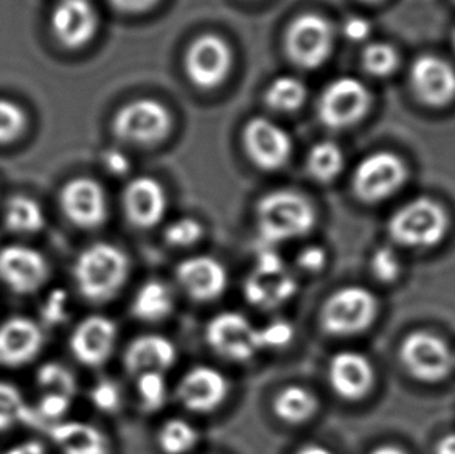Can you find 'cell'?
I'll use <instances>...</instances> for the list:
<instances>
[{"mask_svg": "<svg viewBox=\"0 0 455 454\" xmlns=\"http://www.w3.org/2000/svg\"><path fill=\"white\" fill-rule=\"evenodd\" d=\"M130 274V260L117 246L95 243L81 252L74 266L75 283L89 302L111 301L124 288Z\"/></svg>", "mask_w": 455, "mask_h": 454, "instance_id": "1", "label": "cell"}, {"mask_svg": "<svg viewBox=\"0 0 455 454\" xmlns=\"http://www.w3.org/2000/svg\"><path fill=\"white\" fill-rule=\"evenodd\" d=\"M314 224V206L299 191H271L257 206V227L266 245L300 239Z\"/></svg>", "mask_w": 455, "mask_h": 454, "instance_id": "2", "label": "cell"}, {"mask_svg": "<svg viewBox=\"0 0 455 454\" xmlns=\"http://www.w3.org/2000/svg\"><path fill=\"white\" fill-rule=\"evenodd\" d=\"M450 227L443 206L429 198H417L396 210L388 222V233L398 245L412 249L437 246Z\"/></svg>", "mask_w": 455, "mask_h": 454, "instance_id": "3", "label": "cell"}, {"mask_svg": "<svg viewBox=\"0 0 455 454\" xmlns=\"http://www.w3.org/2000/svg\"><path fill=\"white\" fill-rule=\"evenodd\" d=\"M379 302L370 289L345 287L326 299L320 312V324L332 336H355L373 326Z\"/></svg>", "mask_w": 455, "mask_h": 454, "instance_id": "4", "label": "cell"}, {"mask_svg": "<svg viewBox=\"0 0 455 454\" xmlns=\"http://www.w3.org/2000/svg\"><path fill=\"white\" fill-rule=\"evenodd\" d=\"M297 288L296 277L284 266L282 257L265 247L259 252L255 268L244 282V296L253 307L274 310L291 301Z\"/></svg>", "mask_w": 455, "mask_h": 454, "instance_id": "5", "label": "cell"}, {"mask_svg": "<svg viewBox=\"0 0 455 454\" xmlns=\"http://www.w3.org/2000/svg\"><path fill=\"white\" fill-rule=\"evenodd\" d=\"M406 179L404 160L395 153L379 151L359 162L353 176V189L363 203H381L394 197Z\"/></svg>", "mask_w": 455, "mask_h": 454, "instance_id": "6", "label": "cell"}, {"mask_svg": "<svg viewBox=\"0 0 455 454\" xmlns=\"http://www.w3.org/2000/svg\"><path fill=\"white\" fill-rule=\"evenodd\" d=\"M400 360L407 372L423 383L442 381L454 368L450 345L425 330L407 335L401 343Z\"/></svg>", "mask_w": 455, "mask_h": 454, "instance_id": "7", "label": "cell"}, {"mask_svg": "<svg viewBox=\"0 0 455 454\" xmlns=\"http://www.w3.org/2000/svg\"><path fill=\"white\" fill-rule=\"evenodd\" d=\"M205 339L213 352L230 361L246 362L259 352V327L236 312L213 316L205 328Z\"/></svg>", "mask_w": 455, "mask_h": 454, "instance_id": "8", "label": "cell"}, {"mask_svg": "<svg viewBox=\"0 0 455 454\" xmlns=\"http://www.w3.org/2000/svg\"><path fill=\"white\" fill-rule=\"evenodd\" d=\"M370 101L371 95L363 81L342 77L331 81L323 89L317 111L320 120L326 126L334 129L348 128L367 114Z\"/></svg>", "mask_w": 455, "mask_h": 454, "instance_id": "9", "label": "cell"}, {"mask_svg": "<svg viewBox=\"0 0 455 454\" xmlns=\"http://www.w3.org/2000/svg\"><path fill=\"white\" fill-rule=\"evenodd\" d=\"M284 45L291 60L299 66L320 68L331 53V24L319 14H302L288 27Z\"/></svg>", "mask_w": 455, "mask_h": 454, "instance_id": "10", "label": "cell"}, {"mask_svg": "<svg viewBox=\"0 0 455 454\" xmlns=\"http://www.w3.org/2000/svg\"><path fill=\"white\" fill-rule=\"evenodd\" d=\"M172 126V116L156 100L143 99L124 106L114 118V131L124 141L149 145L162 141Z\"/></svg>", "mask_w": 455, "mask_h": 454, "instance_id": "11", "label": "cell"}, {"mask_svg": "<svg viewBox=\"0 0 455 454\" xmlns=\"http://www.w3.org/2000/svg\"><path fill=\"white\" fill-rule=\"evenodd\" d=\"M232 68V50L222 37L203 35L185 55V70L197 87L213 89L226 80Z\"/></svg>", "mask_w": 455, "mask_h": 454, "instance_id": "12", "label": "cell"}, {"mask_svg": "<svg viewBox=\"0 0 455 454\" xmlns=\"http://www.w3.org/2000/svg\"><path fill=\"white\" fill-rule=\"evenodd\" d=\"M50 266L41 252L28 246L0 249V280L16 295H31L47 282Z\"/></svg>", "mask_w": 455, "mask_h": 454, "instance_id": "13", "label": "cell"}, {"mask_svg": "<svg viewBox=\"0 0 455 454\" xmlns=\"http://www.w3.org/2000/svg\"><path fill=\"white\" fill-rule=\"evenodd\" d=\"M243 141L249 158L263 170H278L290 160L292 142L277 123L257 117L247 123Z\"/></svg>", "mask_w": 455, "mask_h": 454, "instance_id": "14", "label": "cell"}, {"mask_svg": "<svg viewBox=\"0 0 455 454\" xmlns=\"http://www.w3.org/2000/svg\"><path fill=\"white\" fill-rule=\"evenodd\" d=\"M411 86L421 103L443 108L455 99V69L440 56H419L411 68Z\"/></svg>", "mask_w": 455, "mask_h": 454, "instance_id": "15", "label": "cell"}, {"mask_svg": "<svg viewBox=\"0 0 455 454\" xmlns=\"http://www.w3.org/2000/svg\"><path fill=\"white\" fill-rule=\"evenodd\" d=\"M60 203L68 222L81 229H95L106 222L108 203L103 187L89 178L68 181L62 187Z\"/></svg>", "mask_w": 455, "mask_h": 454, "instance_id": "16", "label": "cell"}, {"mask_svg": "<svg viewBox=\"0 0 455 454\" xmlns=\"http://www.w3.org/2000/svg\"><path fill=\"white\" fill-rule=\"evenodd\" d=\"M228 378L210 366L190 369L179 383L178 397L188 411L207 414L215 411L228 399Z\"/></svg>", "mask_w": 455, "mask_h": 454, "instance_id": "17", "label": "cell"}, {"mask_svg": "<svg viewBox=\"0 0 455 454\" xmlns=\"http://www.w3.org/2000/svg\"><path fill=\"white\" fill-rule=\"evenodd\" d=\"M117 335L114 320L106 316H87L75 327L70 336V350L81 364L99 368L111 358Z\"/></svg>", "mask_w": 455, "mask_h": 454, "instance_id": "18", "label": "cell"}, {"mask_svg": "<svg viewBox=\"0 0 455 454\" xmlns=\"http://www.w3.org/2000/svg\"><path fill=\"white\" fill-rule=\"evenodd\" d=\"M328 378L339 397L357 401L367 397L375 386V368L369 358L359 352H339L330 361Z\"/></svg>", "mask_w": 455, "mask_h": 454, "instance_id": "19", "label": "cell"}, {"mask_svg": "<svg viewBox=\"0 0 455 454\" xmlns=\"http://www.w3.org/2000/svg\"><path fill=\"white\" fill-rule=\"evenodd\" d=\"M176 279L185 293L197 302L215 301L228 288V271L216 258L196 255L176 268Z\"/></svg>", "mask_w": 455, "mask_h": 454, "instance_id": "20", "label": "cell"}, {"mask_svg": "<svg viewBox=\"0 0 455 454\" xmlns=\"http://www.w3.org/2000/svg\"><path fill=\"white\" fill-rule=\"evenodd\" d=\"M99 25L89 0H60L52 12V30L68 49H80L92 39Z\"/></svg>", "mask_w": 455, "mask_h": 454, "instance_id": "21", "label": "cell"}, {"mask_svg": "<svg viewBox=\"0 0 455 454\" xmlns=\"http://www.w3.org/2000/svg\"><path fill=\"white\" fill-rule=\"evenodd\" d=\"M43 332L35 320L16 316L0 326V364L20 368L33 361L43 347Z\"/></svg>", "mask_w": 455, "mask_h": 454, "instance_id": "22", "label": "cell"}, {"mask_svg": "<svg viewBox=\"0 0 455 454\" xmlns=\"http://www.w3.org/2000/svg\"><path fill=\"white\" fill-rule=\"evenodd\" d=\"M124 209L134 226L140 229L157 226L166 212L165 191L156 179H134L124 189Z\"/></svg>", "mask_w": 455, "mask_h": 454, "instance_id": "23", "label": "cell"}, {"mask_svg": "<svg viewBox=\"0 0 455 454\" xmlns=\"http://www.w3.org/2000/svg\"><path fill=\"white\" fill-rule=\"evenodd\" d=\"M178 360L176 345L160 335H143L124 350V368L131 374H165Z\"/></svg>", "mask_w": 455, "mask_h": 454, "instance_id": "24", "label": "cell"}, {"mask_svg": "<svg viewBox=\"0 0 455 454\" xmlns=\"http://www.w3.org/2000/svg\"><path fill=\"white\" fill-rule=\"evenodd\" d=\"M52 441L62 454H109V442L93 425L60 422L50 426Z\"/></svg>", "mask_w": 455, "mask_h": 454, "instance_id": "25", "label": "cell"}, {"mask_svg": "<svg viewBox=\"0 0 455 454\" xmlns=\"http://www.w3.org/2000/svg\"><path fill=\"white\" fill-rule=\"evenodd\" d=\"M174 297L172 289L159 280H149L137 291L131 312L143 322H160L172 313Z\"/></svg>", "mask_w": 455, "mask_h": 454, "instance_id": "26", "label": "cell"}, {"mask_svg": "<svg viewBox=\"0 0 455 454\" xmlns=\"http://www.w3.org/2000/svg\"><path fill=\"white\" fill-rule=\"evenodd\" d=\"M319 401L311 391L302 386H288L274 400V412L286 424L300 425L313 418Z\"/></svg>", "mask_w": 455, "mask_h": 454, "instance_id": "27", "label": "cell"}, {"mask_svg": "<svg viewBox=\"0 0 455 454\" xmlns=\"http://www.w3.org/2000/svg\"><path fill=\"white\" fill-rule=\"evenodd\" d=\"M5 224L12 232H39L45 224L41 206L31 198L18 195L6 203Z\"/></svg>", "mask_w": 455, "mask_h": 454, "instance_id": "28", "label": "cell"}, {"mask_svg": "<svg viewBox=\"0 0 455 454\" xmlns=\"http://www.w3.org/2000/svg\"><path fill=\"white\" fill-rule=\"evenodd\" d=\"M19 424L36 425L39 418L36 411L25 403L18 387L0 381V431L10 430Z\"/></svg>", "mask_w": 455, "mask_h": 454, "instance_id": "29", "label": "cell"}, {"mask_svg": "<svg viewBox=\"0 0 455 454\" xmlns=\"http://www.w3.org/2000/svg\"><path fill=\"white\" fill-rule=\"evenodd\" d=\"M344 168V153L334 142H319L307 154V172L319 182H331Z\"/></svg>", "mask_w": 455, "mask_h": 454, "instance_id": "30", "label": "cell"}, {"mask_svg": "<svg viewBox=\"0 0 455 454\" xmlns=\"http://www.w3.org/2000/svg\"><path fill=\"white\" fill-rule=\"evenodd\" d=\"M265 99L269 108L275 111H296L307 100V87L296 77L283 75L267 86Z\"/></svg>", "mask_w": 455, "mask_h": 454, "instance_id": "31", "label": "cell"}, {"mask_svg": "<svg viewBox=\"0 0 455 454\" xmlns=\"http://www.w3.org/2000/svg\"><path fill=\"white\" fill-rule=\"evenodd\" d=\"M199 433L182 418L168 420L159 431V447L165 454H185L196 447Z\"/></svg>", "mask_w": 455, "mask_h": 454, "instance_id": "32", "label": "cell"}, {"mask_svg": "<svg viewBox=\"0 0 455 454\" xmlns=\"http://www.w3.org/2000/svg\"><path fill=\"white\" fill-rule=\"evenodd\" d=\"M137 395L145 411L156 412L162 409L168 395V386L164 374L147 372L137 375Z\"/></svg>", "mask_w": 455, "mask_h": 454, "instance_id": "33", "label": "cell"}, {"mask_svg": "<svg viewBox=\"0 0 455 454\" xmlns=\"http://www.w3.org/2000/svg\"><path fill=\"white\" fill-rule=\"evenodd\" d=\"M39 386L45 389V393H62L68 397H74L76 393V380L74 374L58 362L43 364L36 374Z\"/></svg>", "mask_w": 455, "mask_h": 454, "instance_id": "34", "label": "cell"}, {"mask_svg": "<svg viewBox=\"0 0 455 454\" xmlns=\"http://www.w3.org/2000/svg\"><path fill=\"white\" fill-rule=\"evenodd\" d=\"M363 68L370 74L375 77H387L394 74L398 68L400 56L390 44L373 43L369 44L363 50Z\"/></svg>", "mask_w": 455, "mask_h": 454, "instance_id": "35", "label": "cell"}, {"mask_svg": "<svg viewBox=\"0 0 455 454\" xmlns=\"http://www.w3.org/2000/svg\"><path fill=\"white\" fill-rule=\"evenodd\" d=\"M27 126V116L20 106L0 100V143H10L22 134Z\"/></svg>", "mask_w": 455, "mask_h": 454, "instance_id": "36", "label": "cell"}, {"mask_svg": "<svg viewBox=\"0 0 455 454\" xmlns=\"http://www.w3.org/2000/svg\"><path fill=\"white\" fill-rule=\"evenodd\" d=\"M164 235H165L168 245L176 246V247H188V246L196 245L197 241L203 239L204 227L195 218L185 216L166 227Z\"/></svg>", "mask_w": 455, "mask_h": 454, "instance_id": "37", "label": "cell"}, {"mask_svg": "<svg viewBox=\"0 0 455 454\" xmlns=\"http://www.w3.org/2000/svg\"><path fill=\"white\" fill-rule=\"evenodd\" d=\"M294 327L286 320H271L267 326L259 327V350H280L294 339Z\"/></svg>", "mask_w": 455, "mask_h": 454, "instance_id": "38", "label": "cell"}, {"mask_svg": "<svg viewBox=\"0 0 455 454\" xmlns=\"http://www.w3.org/2000/svg\"><path fill=\"white\" fill-rule=\"evenodd\" d=\"M371 272L382 283H394L401 272L400 258L390 247H379L371 255Z\"/></svg>", "mask_w": 455, "mask_h": 454, "instance_id": "39", "label": "cell"}, {"mask_svg": "<svg viewBox=\"0 0 455 454\" xmlns=\"http://www.w3.org/2000/svg\"><path fill=\"white\" fill-rule=\"evenodd\" d=\"M93 406L103 412H116L122 405V391L116 381L100 380L91 391Z\"/></svg>", "mask_w": 455, "mask_h": 454, "instance_id": "40", "label": "cell"}, {"mask_svg": "<svg viewBox=\"0 0 455 454\" xmlns=\"http://www.w3.org/2000/svg\"><path fill=\"white\" fill-rule=\"evenodd\" d=\"M72 399L62 393H45L43 399L37 403L36 414L39 420H49L60 424L61 418L68 414L70 409Z\"/></svg>", "mask_w": 455, "mask_h": 454, "instance_id": "41", "label": "cell"}, {"mask_svg": "<svg viewBox=\"0 0 455 454\" xmlns=\"http://www.w3.org/2000/svg\"><path fill=\"white\" fill-rule=\"evenodd\" d=\"M297 264L307 272L315 274L325 268L326 252L320 246H307L305 249L299 252L297 255Z\"/></svg>", "mask_w": 455, "mask_h": 454, "instance_id": "42", "label": "cell"}, {"mask_svg": "<svg viewBox=\"0 0 455 454\" xmlns=\"http://www.w3.org/2000/svg\"><path fill=\"white\" fill-rule=\"evenodd\" d=\"M66 302L68 296L64 291H53L50 295L49 301L45 302L43 308L44 320L49 324H58L66 318Z\"/></svg>", "mask_w": 455, "mask_h": 454, "instance_id": "43", "label": "cell"}, {"mask_svg": "<svg viewBox=\"0 0 455 454\" xmlns=\"http://www.w3.org/2000/svg\"><path fill=\"white\" fill-rule=\"evenodd\" d=\"M342 31L345 37L353 43H363L371 35V24L363 16H351L345 20Z\"/></svg>", "mask_w": 455, "mask_h": 454, "instance_id": "44", "label": "cell"}, {"mask_svg": "<svg viewBox=\"0 0 455 454\" xmlns=\"http://www.w3.org/2000/svg\"><path fill=\"white\" fill-rule=\"evenodd\" d=\"M103 160H105L106 170L111 172L112 174L122 176L124 173L130 172V159L126 158V154L118 151V150H108L103 154Z\"/></svg>", "mask_w": 455, "mask_h": 454, "instance_id": "45", "label": "cell"}, {"mask_svg": "<svg viewBox=\"0 0 455 454\" xmlns=\"http://www.w3.org/2000/svg\"><path fill=\"white\" fill-rule=\"evenodd\" d=\"M112 5L124 12H143L148 10L157 0H111Z\"/></svg>", "mask_w": 455, "mask_h": 454, "instance_id": "46", "label": "cell"}, {"mask_svg": "<svg viewBox=\"0 0 455 454\" xmlns=\"http://www.w3.org/2000/svg\"><path fill=\"white\" fill-rule=\"evenodd\" d=\"M5 454H47L45 447L37 441H27V442L14 445Z\"/></svg>", "mask_w": 455, "mask_h": 454, "instance_id": "47", "label": "cell"}, {"mask_svg": "<svg viewBox=\"0 0 455 454\" xmlns=\"http://www.w3.org/2000/svg\"><path fill=\"white\" fill-rule=\"evenodd\" d=\"M435 454H455V433L444 436L443 439L437 443Z\"/></svg>", "mask_w": 455, "mask_h": 454, "instance_id": "48", "label": "cell"}, {"mask_svg": "<svg viewBox=\"0 0 455 454\" xmlns=\"http://www.w3.org/2000/svg\"><path fill=\"white\" fill-rule=\"evenodd\" d=\"M296 454H334L330 450L322 447V445H307L299 450Z\"/></svg>", "mask_w": 455, "mask_h": 454, "instance_id": "49", "label": "cell"}, {"mask_svg": "<svg viewBox=\"0 0 455 454\" xmlns=\"http://www.w3.org/2000/svg\"><path fill=\"white\" fill-rule=\"evenodd\" d=\"M370 454H406L403 450L398 449V447H394V445H382V447H378V449L373 450Z\"/></svg>", "mask_w": 455, "mask_h": 454, "instance_id": "50", "label": "cell"}, {"mask_svg": "<svg viewBox=\"0 0 455 454\" xmlns=\"http://www.w3.org/2000/svg\"><path fill=\"white\" fill-rule=\"evenodd\" d=\"M452 47H454L455 50V30L454 33H452Z\"/></svg>", "mask_w": 455, "mask_h": 454, "instance_id": "51", "label": "cell"}, {"mask_svg": "<svg viewBox=\"0 0 455 454\" xmlns=\"http://www.w3.org/2000/svg\"><path fill=\"white\" fill-rule=\"evenodd\" d=\"M365 2H379V0H365Z\"/></svg>", "mask_w": 455, "mask_h": 454, "instance_id": "52", "label": "cell"}, {"mask_svg": "<svg viewBox=\"0 0 455 454\" xmlns=\"http://www.w3.org/2000/svg\"><path fill=\"white\" fill-rule=\"evenodd\" d=\"M454 2H455V0H454Z\"/></svg>", "mask_w": 455, "mask_h": 454, "instance_id": "53", "label": "cell"}]
</instances>
